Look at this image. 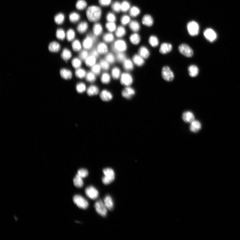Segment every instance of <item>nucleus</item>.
I'll use <instances>...</instances> for the list:
<instances>
[{
	"label": "nucleus",
	"instance_id": "nucleus-6",
	"mask_svg": "<svg viewBox=\"0 0 240 240\" xmlns=\"http://www.w3.org/2000/svg\"><path fill=\"white\" fill-rule=\"evenodd\" d=\"M95 207L97 213L101 216L105 217L107 213V208L101 199L96 201L95 204Z\"/></svg>",
	"mask_w": 240,
	"mask_h": 240
},
{
	"label": "nucleus",
	"instance_id": "nucleus-43",
	"mask_svg": "<svg viewBox=\"0 0 240 240\" xmlns=\"http://www.w3.org/2000/svg\"><path fill=\"white\" fill-rule=\"evenodd\" d=\"M140 10L137 7L134 6L130 9V14L132 17H136L140 13Z\"/></svg>",
	"mask_w": 240,
	"mask_h": 240
},
{
	"label": "nucleus",
	"instance_id": "nucleus-8",
	"mask_svg": "<svg viewBox=\"0 0 240 240\" xmlns=\"http://www.w3.org/2000/svg\"><path fill=\"white\" fill-rule=\"evenodd\" d=\"M161 75L163 79L167 82H171L174 78L173 73L168 66L163 67L161 71Z\"/></svg>",
	"mask_w": 240,
	"mask_h": 240
},
{
	"label": "nucleus",
	"instance_id": "nucleus-36",
	"mask_svg": "<svg viewBox=\"0 0 240 240\" xmlns=\"http://www.w3.org/2000/svg\"><path fill=\"white\" fill-rule=\"evenodd\" d=\"M125 34L126 30L125 28L122 26H119L115 30V35L118 37H123Z\"/></svg>",
	"mask_w": 240,
	"mask_h": 240
},
{
	"label": "nucleus",
	"instance_id": "nucleus-45",
	"mask_svg": "<svg viewBox=\"0 0 240 240\" xmlns=\"http://www.w3.org/2000/svg\"><path fill=\"white\" fill-rule=\"evenodd\" d=\"M103 39L104 41L107 43L112 42L114 39V36L113 35L110 33L105 34L103 37Z\"/></svg>",
	"mask_w": 240,
	"mask_h": 240
},
{
	"label": "nucleus",
	"instance_id": "nucleus-9",
	"mask_svg": "<svg viewBox=\"0 0 240 240\" xmlns=\"http://www.w3.org/2000/svg\"><path fill=\"white\" fill-rule=\"evenodd\" d=\"M95 35L92 34L88 35L83 40L82 45L83 48L86 49H89L91 48L93 44L97 40Z\"/></svg>",
	"mask_w": 240,
	"mask_h": 240
},
{
	"label": "nucleus",
	"instance_id": "nucleus-12",
	"mask_svg": "<svg viewBox=\"0 0 240 240\" xmlns=\"http://www.w3.org/2000/svg\"><path fill=\"white\" fill-rule=\"evenodd\" d=\"M203 34L206 39L209 42H213L216 39L217 35L216 32L211 29L205 30Z\"/></svg>",
	"mask_w": 240,
	"mask_h": 240
},
{
	"label": "nucleus",
	"instance_id": "nucleus-42",
	"mask_svg": "<svg viewBox=\"0 0 240 240\" xmlns=\"http://www.w3.org/2000/svg\"><path fill=\"white\" fill-rule=\"evenodd\" d=\"M120 74L121 72L119 68L117 67L113 68L112 71V75L114 79H118L120 77Z\"/></svg>",
	"mask_w": 240,
	"mask_h": 240
},
{
	"label": "nucleus",
	"instance_id": "nucleus-31",
	"mask_svg": "<svg viewBox=\"0 0 240 240\" xmlns=\"http://www.w3.org/2000/svg\"><path fill=\"white\" fill-rule=\"evenodd\" d=\"M130 29L133 32H136L139 31L140 29V24L136 21H131L129 23Z\"/></svg>",
	"mask_w": 240,
	"mask_h": 240
},
{
	"label": "nucleus",
	"instance_id": "nucleus-5",
	"mask_svg": "<svg viewBox=\"0 0 240 240\" xmlns=\"http://www.w3.org/2000/svg\"><path fill=\"white\" fill-rule=\"evenodd\" d=\"M188 34L191 36H195L199 33V27L198 23L195 21L189 22L187 26Z\"/></svg>",
	"mask_w": 240,
	"mask_h": 240
},
{
	"label": "nucleus",
	"instance_id": "nucleus-19",
	"mask_svg": "<svg viewBox=\"0 0 240 240\" xmlns=\"http://www.w3.org/2000/svg\"><path fill=\"white\" fill-rule=\"evenodd\" d=\"M191 123L190 130L192 132L196 133L201 130V125L199 121L194 120Z\"/></svg>",
	"mask_w": 240,
	"mask_h": 240
},
{
	"label": "nucleus",
	"instance_id": "nucleus-38",
	"mask_svg": "<svg viewBox=\"0 0 240 240\" xmlns=\"http://www.w3.org/2000/svg\"><path fill=\"white\" fill-rule=\"evenodd\" d=\"M87 6V2L85 0H79L76 4V7L79 10L84 9Z\"/></svg>",
	"mask_w": 240,
	"mask_h": 240
},
{
	"label": "nucleus",
	"instance_id": "nucleus-14",
	"mask_svg": "<svg viewBox=\"0 0 240 240\" xmlns=\"http://www.w3.org/2000/svg\"><path fill=\"white\" fill-rule=\"evenodd\" d=\"M172 49V45L168 43L165 42L161 45L159 51L161 54H166L170 52Z\"/></svg>",
	"mask_w": 240,
	"mask_h": 240
},
{
	"label": "nucleus",
	"instance_id": "nucleus-24",
	"mask_svg": "<svg viewBox=\"0 0 240 240\" xmlns=\"http://www.w3.org/2000/svg\"><path fill=\"white\" fill-rule=\"evenodd\" d=\"M60 49V45L56 42H52L49 45V49L50 52H57L59 51Z\"/></svg>",
	"mask_w": 240,
	"mask_h": 240
},
{
	"label": "nucleus",
	"instance_id": "nucleus-63",
	"mask_svg": "<svg viewBox=\"0 0 240 240\" xmlns=\"http://www.w3.org/2000/svg\"><path fill=\"white\" fill-rule=\"evenodd\" d=\"M99 53L98 52L97 49H93L92 50L91 52H90L91 55H92V56L96 58L98 57V56H99Z\"/></svg>",
	"mask_w": 240,
	"mask_h": 240
},
{
	"label": "nucleus",
	"instance_id": "nucleus-59",
	"mask_svg": "<svg viewBox=\"0 0 240 240\" xmlns=\"http://www.w3.org/2000/svg\"><path fill=\"white\" fill-rule=\"evenodd\" d=\"M116 57L118 61L120 62H123L127 59L125 55L123 52L117 53Z\"/></svg>",
	"mask_w": 240,
	"mask_h": 240
},
{
	"label": "nucleus",
	"instance_id": "nucleus-51",
	"mask_svg": "<svg viewBox=\"0 0 240 240\" xmlns=\"http://www.w3.org/2000/svg\"><path fill=\"white\" fill-rule=\"evenodd\" d=\"M105 27L108 31L110 32L115 31L116 25L114 22H109L106 24Z\"/></svg>",
	"mask_w": 240,
	"mask_h": 240
},
{
	"label": "nucleus",
	"instance_id": "nucleus-18",
	"mask_svg": "<svg viewBox=\"0 0 240 240\" xmlns=\"http://www.w3.org/2000/svg\"><path fill=\"white\" fill-rule=\"evenodd\" d=\"M138 54L144 59H146L150 56V52L147 48L145 47H141L138 50Z\"/></svg>",
	"mask_w": 240,
	"mask_h": 240
},
{
	"label": "nucleus",
	"instance_id": "nucleus-55",
	"mask_svg": "<svg viewBox=\"0 0 240 240\" xmlns=\"http://www.w3.org/2000/svg\"><path fill=\"white\" fill-rule=\"evenodd\" d=\"M100 65L101 68L103 70H107L109 69V63L105 60H101L100 62Z\"/></svg>",
	"mask_w": 240,
	"mask_h": 240
},
{
	"label": "nucleus",
	"instance_id": "nucleus-17",
	"mask_svg": "<svg viewBox=\"0 0 240 240\" xmlns=\"http://www.w3.org/2000/svg\"><path fill=\"white\" fill-rule=\"evenodd\" d=\"M143 24L147 27H151L153 24V17L149 14H146L144 16L142 20Z\"/></svg>",
	"mask_w": 240,
	"mask_h": 240
},
{
	"label": "nucleus",
	"instance_id": "nucleus-15",
	"mask_svg": "<svg viewBox=\"0 0 240 240\" xmlns=\"http://www.w3.org/2000/svg\"><path fill=\"white\" fill-rule=\"evenodd\" d=\"M100 97L101 100L105 102H108L112 100L113 97L112 93L106 90H103L101 92Z\"/></svg>",
	"mask_w": 240,
	"mask_h": 240
},
{
	"label": "nucleus",
	"instance_id": "nucleus-3",
	"mask_svg": "<svg viewBox=\"0 0 240 240\" xmlns=\"http://www.w3.org/2000/svg\"><path fill=\"white\" fill-rule=\"evenodd\" d=\"M112 49L117 52H123L127 49V45L124 40H118L115 41L112 45Z\"/></svg>",
	"mask_w": 240,
	"mask_h": 240
},
{
	"label": "nucleus",
	"instance_id": "nucleus-30",
	"mask_svg": "<svg viewBox=\"0 0 240 240\" xmlns=\"http://www.w3.org/2000/svg\"><path fill=\"white\" fill-rule=\"evenodd\" d=\"M74 183L75 187L77 188L82 187L83 182L82 178L77 174L74 179Z\"/></svg>",
	"mask_w": 240,
	"mask_h": 240
},
{
	"label": "nucleus",
	"instance_id": "nucleus-16",
	"mask_svg": "<svg viewBox=\"0 0 240 240\" xmlns=\"http://www.w3.org/2000/svg\"><path fill=\"white\" fill-rule=\"evenodd\" d=\"M182 118L184 122L186 123H191L195 120L193 113L189 111L184 112L183 114Z\"/></svg>",
	"mask_w": 240,
	"mask_h": 240
},
{
	"label": "nucleus",
	"instance_id": "nucleus-13",
	"mask_svg": "<svg viewBox=\"0 0 240 240\" xmlns=\"http://www.w3.org/2000/svg\"><path fill=\"white\" fill-rule=\"evenodd\" d=\"M135 91L133 88L128 87L125 88L122 92V95L123 97L127 99H130L135 95Z\"/></svg>",
	"mask_w": 240,
	"mask_h": 240
},
{
	"label": "nucleus",
	"instance_id": "nucleus-46",
	"mask_svg": "<svg viewBox=\"0 0 240 240\" xmlns=\"http://www.w3.org/2000/svg\"><path fill=\"white\" fill-rule=\"evenodd\" d=\"M66 37L68 41L71 42L74 40L75 37V32L74 30L70 29L67 31Z\"/></svg>",
	"mask_w": 240,
	"mask_h": 240
},
{
	"label": "nucleus",
	"instance_id": "nucleus-57",
	"mask_svg": "<svg viewBox=\"0 0 240 240\" xmlns=\"http://www.w3.org/2000/svg\"><path fill=\"white\" fill-rule=\"evenodd\" d=\"M105 59L110 64H113L115 61V58L112 53H109L106 55Z\"/></svg>",
	"mask_w": 240,
	"mask_h": 240
},
{
	"label": "nucleus",
	"instance_id": "nucleus-21",
	"mask_svg": "<svg viewBox=\"0 0 240 240\" xmlns=\"http://www.w3.org/2000/svg\"><path fill=\"white\" fill-rule=\"evenodd\" d=\"M104 204L107 208L110 211L112 210L114 204L112 199L110 196H107L104 199Z\"/></svg>",
	"mask_w": 240,
	"mask_h": 240
},
{
	"label": "nucleus",
	"instance_id": "nucleus-27",
	"mask_svg": "<svg viewBox=\"0 0 240 240\" xmlns=\"http://www.w3.org/2000/svg\"><path fill=\"white\" fill-rule=\"evenodd\" d=\"M88 28L87 23L86 21H83L80 22L78 25L77 30L78 32L80 34L84 33L87 31Z\"/></svg>",
	"mask_w": 240,
	"mask_h": 240
},
{
	"label": "nucleus",
	"instance_id": "nucleus-44",
	"mask_svg": "<svg viewBox=\"0 0 240 240\" xmlns=\"http://www.w3.org/2000/svg\"><path fill=\"white\" fill-rule=\"evenodd\" d=\"M110 81V77L107 73H103L101 77V81L103 84H107L109 83Z\"/></svg>",
	"mask_w": 240,
	"mask_h": 240
},
{
	"label": "nucleus",
	"instance_id": "nucleus-26",
	"mask_svg": "<svg viewBox=\"0 0 240 240\" xmlns=\"http://www.w3.org/2000/svg\"><path fill=\"white\" fill-rule=\"evenodd\" d=\"M93 34L96 36H99L102 33V27L100 23H96L93 25Z\"/></svg>",
	"mask_w": 240,
	"mask_h": 240
},
{
	"label": "nucleus",
	"instance_id": "nucleus-20",
	"mask_svg": "<svg viewBox=\"0 0 240 240\" xmlns=\"http://www.w3.org/2000/svg\"><path fill=\"white\" fill-rule=\"evenodd\" d=\"M188 72L189 75L191 77H195L198 75L199 69L196 65H192L188 68Z\"/></svg>",
	"mask_w": 240,
	"mask_h": 240
},
{
	"label": "nucleus",
	"instance_id": "nucleus-62",
	"mask_svg": "<svg viewBox=\"0 0 240 240\" xmlns=\"http://www.w3.org/2000/svg\"><path fill=\"white\" fill-rule=\"evenodd\" d=\"M112 2V0H99L100 4L102 6H109Z\"/></svg>",
	"mask_w": 240,
	"mask_h": 240
},
{
	"label": "nucleus",
	"instance_id": "nucleus-49",
	"mask_svg": "<svg viewBox=\"0 0 240 240\" xmlns=\"http://www.w3.org/2000/svg\"><path fill=\"white\" fill-rule=\"evenodd\" d=\"M85 77L87 81L90 83L94 82L96 79L95 75L92 72H88Z\"/></svg>",
	"mask_w": 240,
	"mask_h": 240
},
{
	"label": "nucleus",
	"instance_id": "nucleus-53",
	"mask_svg": "<svg viewBox=\"0 0 240 240\" xmlns=\"http://www.w3.org/2000/svg\"><path fill=\"white\" fill-rule=\"evenodd\" d=\"M101 68L100 64H95L92 67V72L95 75H99L101 72Z\"/></svg>",
	"mask_w": 240,
	"mask_h": 240
},
{
	"label": "nucleus",
	"instance_id": "nucleus-22",
	"mask_svg": "<svg viewBox=\"0 0 240 240\" xmlns=\"http://www.w3.org/2000/svg\"><path fill=\"white\" fill-rule=\"evenodd\" d=\"M133 59L134 63L138 67L142 66L145 64V62L143 58L139 54L134 55Z\"/></svg>",
	"mask_w": 240,
	"mask_h": 240
},
{
	"label": "nucleus",
	"instance_id": "nucleus-11",
	"mask_svg": "<svg viewBox=\"0 0 240 240\" xmlns=\"http://www.w3.org/2000/svg\"><path fill=\"white\" fill-rule=\"evenodd\" d=\"M133 78L128 73H123L121 76L120 82L121 84L125 86L128 87L132 84Z\"/></svg>",
	"mask_w": 240,
	"mask_h": 240
},
{
	"label": "nucleus",
	"instance_id": "nucleus-23",
	"mask_svg": "<svg viewBox=\"0 0 240 240\" xmlns=\"http://www.w3.org/2000/svg\"><path fill=\"white\" fill-rule=\"evenodd\" d=\"M60 73L61 77L64 79L69 80L71 79L72 77V73L69 70L62 69L60 70Z\"/></svg>",
	"mask_w": 240,
	"mask_h": 240
},
{
	"label": "nucleus",
	"instance_id": "nucleus-50",
	"mask_svg": "<svg viewBox=\"0 0 240 240\" xmlns=\"http://www.w3.org/2000/svg\"><path fill=\"white\" fill-rule=\"evenodd\" d=\"M56 36L57 39L60 40H64L66 36L64 30L61 29H58L56 32Z\"/></svg>",
	"mask_w": 240,
	"mask_h": 240
},
{
	"label": "nucleus",
	"instance_id": "nucleus-60",
	"mask_svg": "<svg viewBox=\"0 0 240 240\" xmlns=\"http://www.w3.org/2000/svg\"><path fill=\"white\" fill-rule=\"evenodd\" d=\"M107 21L109 22H114L116 20V17L115 15L111 12L108 13L106 17Z\"/></svg>",
	"mask_w": 240,
	"mask_h": 240
},
{
	"label": "nucleus",
	"instance_id": "nucleus-56",
	"mask_svg": "<svg viewBox=\"0 0 240 240\" xmlns=\"http://www.w3.org/2000/svg\"><path fill=\"white\" fill-rule=\"evenodd\" d=\"M77 174L82 178L86 177L88 174V171L86 169L82 168L78 171Z\"/></svg>",
	"mask_w": 240,
	"mask_h": 240
},
{
	"label": "nucleus",
	"instance_id": "nucleus-34",
	"mask_svg": "<svg viewBox=\"0 0 240 240\" xmlns=\"http://www.w3.org/2000/svg\"><path fill=\"white\" fill-rule=\"evenodd\" d=\"M96 58L91 55L85 60V64L87 66L92 67L95 64Z\"/></svg>",
	"mask_w": 240,
	"mask_h": 240
},
{
	"label": "nucleus",
	"instance_id": "nucleus-25",
	"mask_svg": "<svg viewBox=\"0 0 240 240\" xmlns=\"http://www.w3.org/2000/svg\"><path fill=\"white\" fill-rule=\"evenodd\" d=\"M97 50L99 54H105L108 52V48L104 43L100 42L97 45Z\"/></svg>",
	"mask_w": 240,
	"mask_h": 240
},
{
	"label": "nucleus",
	"instance_id": "nucleus-2",
	"mask_svg": "<svg viewBox=\"0 0 240 240\" xmlns=\"http://www.w3.org/2000/svg\"><path fill=\"white\" fill-rule=\"evenodd\" d=\"M103 172L104 176L102 178V181L105 185H108L115 180V175L112 169L107 168L103 169Z\"/></svg>",
	"mask_w": 240,
	"mask_h": 240
},
{
	"label": "nucleus",
	"instance_id": "nucleus-39",
	"mask_svg": "<svg viewBox=\"0 0 240 240\" xmlns=\"http://www.w3.org/2000/svg\"><path fill=\"white\" fill-rule=\"evenodd\" d=\"M72 47L75 52H79L82 49V47L79 40H75L72 43Z\"/></svg>",
	"mask_w": 240,
	"mask_h": 240
},
{
	"label": "nucleus",
	"instance_id": "nucleus-35",
	"mask_svg": "<svg viewBox=\"0 0 240 240\" xmlns=\"http://www.w3.org/2000/svg\"><path fill=\"white\" fill-rule=\"evenodd\" d=\"M148 42L151 46L153 47H157L159 43L158 38L155 35H151L149 38Z\"/></svg>",
	"mask_w": 240,
	"mask_h": 240
},
{
	"label": "nucleus",
	"instance_id": "nucleus-37",
	"mask_svg": "<svg viewBox=\"0 0 240 240\" xmlns=\"http://www.w3.org/2000/svg\"><path fill=\"white\" fill-rule=\"evenodd\" d=\"M86 72L84 69H77L75 71V74L76 76L79 79H82L86 77L87 75Z\"/></svg>",
	"mask_w": 240,
	"mask_h": 240
},
{
	"label": "nucleus",
	"instance_id": "nucleus-48",
	"mask_svg": "<svg viewBox=\"0 0 240 240\" xmlns=\"http://www.w3.org/2000/svg\"><path fill=\"white\" fill-rule=\"evenodd\" d=\"M130 4L128 1H123L121 4V11L123 12L127 11L130 9Z\"/></svg>",
	"mask_w": 240,
	"mask_h": 240
},
{
	"label": "nucleus",
	"instance_id": "nucleus-1",
	"mask_svg": "<svg viewBox=\"0 0 240 240\" xmlns=\"http://www.w3.org/2000/svg\"><path fill=\"white\" fill-rule=\"evenodd\" d=\"M102 10L99 7L91 6L87 10L86 15L87 19L90 22H95L99 21L102 16Z\"/></svg>",
	"mask_w": 240,
	"mask_h": 240
},
{
	"label": "nucleus",
	"instance_id": "nucleus-28",
	"mask_svg": "<svg viewBox=\"0 0 240 240\" xmlns=\"http://www.w3.org/2000/svg\"><path fill=\"white\" fill-rule=\"evenodd\" d=\"M99 92V89L97 86L95 85L90 86L88 87L87 91V94L90 96L97 95Z\"/></svg>",
	"mask_w": 240,
	"mask_h": 240
},
{
	"label": "nucleus",
	"instance_id": "nucleus-40",
	"mask_svg": "<svg viewBox=\"0 0 240 240\" xmlns=\"http://www.w3.org/2000/svg\"><path fill=\"white\" fill-rule=\"evenodd\" d=\"M80 17V14L75 12H72L69 16L70 21L73 23L77 22L79 21Z\"/></svg>",
	"mask_w": 240,
	"mask_h": 240
},
{
	"label": "nucleus",
	"instance_id": "nucleus-33",
	"mask_svg": "<svg viewBox=\"0 0 240 240\" xmlns=\"http://www.w3.org/2000/svg\"><path fill=\"white\" fill-rule=\"evenodd\" d=\"M123 67L124 69L127 71L132 70L134 67L133 63L130 59H126L123 62Z\"/></svg>",
	"mask_w": 240,
	"mask_h": 240
},
{
	"label": "nucleus",
	"instance_id": "nucleus-58",
	"mask_svg": "<svg viewBox=\"0 0 240 240\" xmlns=\"http://www.w3.org/2000/svg\"><path fill=\"white\" fill-rule=\"evenodd\" d=\"M130 18L129 16L127 15H125L121 18L120 21L121 24L123 25H126L130 23Z\"/></svg>",
	"mask_w": 240,
	"mask_h": 240
},
{
	"label": "nucleus",
	"instance_id": "nucleus-61",
	"mask_svg": "<svg viewBox=\"0 0 240 240\" xmlns=\"http://www.w3.org/2000/svg\"><path fill=\"white\" fill-rule=\"evenodd\" d=\"M88 52L85 50H82L81 52L79 55L80 59L82 60H85L88 56Z\"/></svg>",
	"mask_w": 240,
	"mask_h": 240
},
{
	"label": "nucleus",
	"instance_id": "nucleus-29",
	"mask_svg": "<svg viewBox=\"0 0 240 240\" xmlns=\"http://www.w3.org/2000/svg\"><path fill=\"white\" fill-rule=\"evenodd\" d=\"M130 40L131 43L134 45H137L140 43V37L138 34L135 33L130 35Z\"/></svg>",
	"mask_w": 240,
	"mask_h": 240
},
{
	"label": "nucleus",
	"instance_id": "nucleus-7",
	"mask_svg": "<svg viewBox=\"0 0 240 240\" xmlns=\"http://www.w3.org/2000/svg\"><path fill=\"white\" fill-rule=\"evenodd\" d=\"M178 50L181 54L187 57H191L193 55V50L189 45L186 44H182L179 45Z\"/></svg>",
	"mask_w": 240,
	"mask_h": 240
},
{
	"label": "nucleus",
	"instance_id": "nucleus-10",
	"mask_svg": "<svg viewBox=\"0 0 240 240\" xmlns=\"http://www.w3.org/2000/svg\"><path fill=\"white\" fill-rule=\"evenodd\" d=\"M85 193L88 198L95 200L97 198L99 193L94 187L90 186L85 189Z\"/></svg>",
	"mask_w": 240,
	"mask_h": 240
},
{
	"label": "nucleus",
	"instance_id": "nucleus-32",
	"mask_svg": "<svg viewBox=\"0 0 240 240\" xmlns=\"http://www.w3.org/2000/svg\"><path fill=\"white\" fill-rule=\"evenodd\" d=\"M61 57L65 61H67L71 58L72 53L69 50L67 49H65L63 50L61 54Z\"/></svg>",
	"mask_w": 240,
	"mask_h": 240
},
{
	"label": "nucleus",
	"instance_id": "nucleus-47",
	"mask_svg": "<svg viewBox=\"0 0 240 240\" xmlns=\"http://www.w3.org/2000/svg\"><path fill=\"white\" fill-rule=\"evenodd\" d=\"M80 59L77 58H75L72 60V64L73 67L75 69H78L80 68L81 66L82 63L81 60Z\"/></svg>",
	"mask_w": 240,
	"mask_h": 240
},
{
	"label": "nucleus",
	"instance_id": "nucleus-52",
	"mask_svg": "<svg viewBox=\"0 0 240 240\" xmlns=\"http://www.w3.org/2000/svg\"><path fill=\"white\" fill-rule=\"evenodd\" d=\"M76 90L78 92L80 93H82L85 92L86 90V86L84 83H80L77 85Z\"/></svg>",
	"mask_w": 240,
	"mask_h": 240
},
{
	"label": "nucleus",
	"instance_id": "nucleus-54",
	"mask_svg": "<svg viewBox=\"0 0 240 240\" xmlns=\"http://www.w3.org/2000/svg\"><path fill=\"white\" fill-rule=\"evenodd\" d=\"M112 8L113 11L116 12H120L121 11V4L118 1H115L112 4Z\"/></svg>",
	"mask_w": 240,
	"mask_h": 240
},
{
	"label": "nucleus",
	"instance_id": "nucleus-4",
	"mask_svg": "<svg viewBox=\"0 0 240 240\" xmlns=\"http://www.w3.org/2000/svg\"><path fill=\"white\" fill-rule=\"evenodd\" d=\"M73 200L74 203L80 208L85 209L88 208V201L82 196L76 195L73 197Z\"/></svg>",
	"mask_w": 240,
	"mask_h": 240
},
{
	"label": "nucleus",
	"instance_id": "nucleus-41",
	"mask_svg": "<svg viewBox=\"0 0 240 240\" xmlns=\"http://www.w3.org/2000/svg\"><path fill=\"white\" fill-rule=\"evenodd\" d=\"M65 19L64 15L62 14H58L55 16L54 20L55 23L57 24H60L64 22Z\"/></svg>",
	"mask_w": 240,
	"mask_h": 240
}]
</instances>
